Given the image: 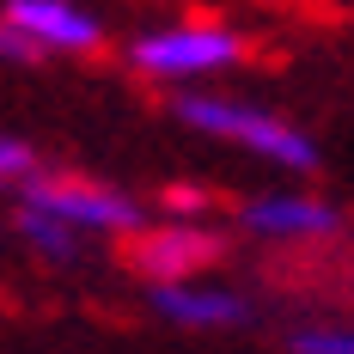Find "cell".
I'll use <instances>...</instances> for the list:
<instances>
[{
	"instance_id": "cell-7",
	"label": "cell",
	"mask_w": 354,
	"mask_h": 354,
	"mask_svg": "<svg viewBox=\"0 0 354 354\" xmlns=\"http://www.w3.org/2000/svg\"><path fill=\"white\" fill-rule=\"evenodd\" d=\"M153 306L183 330H220V324L245 318V299H232L220 287H153Z\"/></svg>"
},
{
	"instance_id": "cell-2",
	"label": "cell",
	"mask_w": 354,
	"mask_h": 354,
	"mask_svg": "<svg viewBox=\"0 0 354 354\" xmlns=\"http://www.w3.org/2000/svg\"><path fill=\"white\" fill-rule=\"evenodd\" d=\"M25 208H43L68 226H98V232H135L141 226V208L122 189L86 183V177H37V183H25Z\"/></svg>"
},
{
	"instance_id": "cell-8",
	"label": "cell",
	"mask_w": 354,
	"mask_h": 354,
	"mask_svg": "<svg viewBox=\"0 0 354 354\" xmlns=\"http://www.w3.org/2000/svg\"><path fill=\"white\" fill-rule=\"evenodd\" d=\"M19 232L31 239L43 257H73V226L68 220H55V214H43V208H19Z\"/></svg>"
},
{
	"instance_id": "cell-6",
	"label": "cell",
	"mask_w": 354,
	"mask_h": 354,
	"mask_svg": "<svg viewBox=\"0 0 354 354\" xmlns=\"http://www.w3.org/2000/svg\"><path fill=\"white\" fill-rule=\"evenodd\" d=\"M245 226L263 239H324L342 226V214L324 208V202H306V196H269V202L245 208Z\"/></svg>"
},
{
	"instance_id": "cell-5",
	"label": "cell",
	"mask_w": 354,
	"mask_h": 354,
	"mask_svg": "<svg viewBox=\"0 0 354 354\" xmlns=\"http://www.w3.org/2000/svg\"><path fill=\"white\" fill-rule=\"evenodd\" d=\"M0 19H6L12 31H25L37 49H98V43H104L98 19H86L68 0H6Z\"/></svg>"
},
{
	"instance_id": "cell-1",
	"label": "cell",
	"mask_w": 354,
	"mask_h": 354,
	"mask_svg": "<svg viewBox=\"0 0 354 354\" xmlns=\"http://www.w3.org/2000/svg\"><path fill=\"white\" fill-rule=\"evenodd\" d=\"M177 110H183V122H196V129H208V135H226V141L250 147V153H263V159H281V165H299V171L318 159L299 129H287V122L263 116V110L226 104V98H183Z\"/></svg>"
},
{
	"instance_id": "cell-11",
	"label": "cell",
	"mask_w": 354,
	"mask_h": 354,
	"mask_svg": "<svg viewBox=\"0 0 354 354\" xmlns=\"http://www.w3.org/2000/svg\"><path fill=\"white\" fill-rule=\"evenodd\" d=\"M0 55H6V62H37L43 49H37V43H31L25 31H12V25L0 19Z\"/></svg>"
},
{
	"instance_id": "cell-4",
	"label": "cell",
	"mask_w": 354,
	"mask_h": 354,
	"mask_svg": "<svg viewBox=\"0 0 354 354\" xmlns=\"http://www.w3.org/2000/svg\"><path fill=\"white\" fill-rule=\"evenodd\" d=\"M214 257H220V239H214V232H196V226H159V232H147L141 245H135V269H141L153 287H183V275L208 269Z\"/></svg>"
},
{
	"instance_id": "cell-3",
	"label": "cell",
	"mask_w": 354,
	"mask_h": 354,
	"mask_svg": "<svg viewBox=\"0 0 354 354\" xmlns=\"http://www.w3.org/2000/svg\"><path fill=\"white\" fill-rule=\"evenodd\" d=\"M232 55H239V37L220 25H183V31H159L135 43V62L147 73H208L226 68Z\"/></svg>"
},
{
	"instance_id": "cell-10",
	"label": "cell",
	"mask_w": 354,
	"mask_h": 354,
	"mask_svg": "<svg viewBox=\"0 0 354 354\" xmlns=\"http://www.w3.org/2000/svg\"><path fill=\"white\" fill-rule=\"evenodd\" d=\"M6 177H19V183H37V153L25 141H6L0 135V183Z\"/></svg>"
},
{
	"instance_id": "cell-9",
	"label": "cell",
	"mask_w": 354,
	"mask_h": 354,
	"mask_svg": "<svg viewBox=\"0 0 354 354\" xmlns=\"http://www.w3.org/2000/svg\"><path fill=\"white\" fill-rule=\"evenodd\" d=\"M293 354H354V330H299Z\"/></svg>"
}]
</instances>
